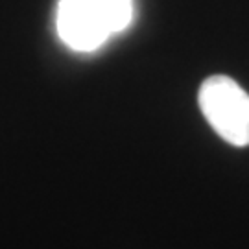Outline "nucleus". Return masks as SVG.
Masks as SVG:
<instances>
[{
    "label": "nucleus",
    "instance_id": "obj_1",
    "mask_svg": "<svg viewBox=\"0 0 249 249\" xmlns=\"http://www.w3.org/2000/svg\"><path fill=\"white\" fill-rule=\"evenodd\" d=\"M199 109L225 142L249 146V94L229 76L216 74L201 83Z\"/></svg>",
    "mask_w": 249,
    "mask_h": 249
},
{
    "label": "nucleus",
    "instance_id": "obj_2",
    "mask_svg": "<svg viewBox=\"0 0 249 249\" xmlns=\"http://www.w3.org/2000/svg\"><path fill=\"white\" fill-rule=\"evenodd\" d=\"M55 24L61 41L76 52H94L111 37L89 0H59Z\"/></svg>",
    "mask_w": 249,
    "mask_h": 249
},
{
    "label": "nucleus",
    "instance_id": "obj_3",
    "mask_svg": "<svg viewBox=\"0 0 249 249\" xmlns=\"http://www.w3.org/2000/svg\"><path fill=\"white\" fill-rule=\"evenodd\" d=\"M89 2L109 36H115L129 26L133 17V0H89Z\"/></svg>",
    "mask_w": 249,
    "mask_h": 249
}]
</instances>
